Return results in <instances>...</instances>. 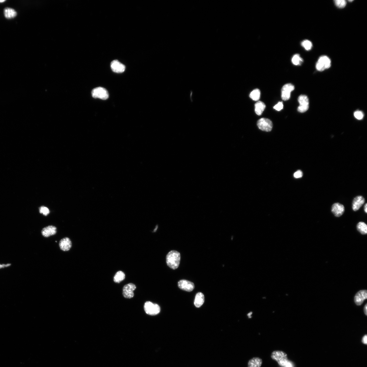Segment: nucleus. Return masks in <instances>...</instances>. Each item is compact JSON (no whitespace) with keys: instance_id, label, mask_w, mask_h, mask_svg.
<instances>
[{"instance_id":"8","label":"nucleus","mask_w":367,"mask_h":367,"mask_svg":"<svg viewBox=\"0 0 367 367\" xmlns=\"http://www.w3.org/2000/svg\"><path fill=\"white\" fill-rule=\"evenodd\" d=\"M136 288V285L132 283H129L124 286L123 295L127 299H131L134 296V291Z\"/></svg>"},{"instance_id":"32","label":"nucleus","mask_w":367,"mask_h":367,"mask_svg":"<svg viewBox=\"0 0 367 367\" xmlns=\"http://www.w3.org/2000/svg\"><path fill=\"white\" fill-rule=\"evenodd\" d=\"M11 266V264H0V269L8 268Z\"/></svg>"},{"instance_id":"38","label":"nucleus","mask_w":367,"mask_h":367,"mask_svg":"<svg viewBox=\"0 0 367 367\" xmlns=\"http://www.w3.org/2000/svg\"><path fill=\"white\" fill-rule=\"evenodd\" d=\"M158 228V226H157L156 227V228H155V229H154V232H155V231H156V230H157V228Z\"/></svg>"},{"instance_id":"3","label":"nucleus","mask_w":367,"mask_h":367,"mask_svg":"<svg viewBox=\"0 0 367 367\" xmlns=\"http://www.w3.org/2000/svg\"><path fill=\"white\" fill-rule=\"evenodd\" d=\"M330 59L327 56L323 55L321 56L317 62L316 65L317 70L318 71H322L326 69L330 68L331 65Z\"/></svg>"},{"instance_id":"16","label":"nucleus","mask_w":367,"mask_h":367,"mask_svg":"<svg viewBox=\"0 0 367 367\" xmlns=\"http://www.w3.org/2000/svg\"><path fill=\"white\" fill-rule=\"evenodd\" d=\"M204 302V296L201 292L197 293L194 301V304L197 308H199L202 305Z\"/></svg>"},{"instance_id":"19","label":"nucleus","mask_w":367,"mask_h":367,"mask_svg":"<svg viewBox=\"0 0 367 367\" xmlns=\"http://www.w3.org/2000/svg\"><path fill=\"white\" fill-rule=\"evenodd\" d=\"M4 15L6 18L9 19H12L16 16L17 12L14 9L7 8L4 9Z\"/></svg>"},{"instance_id":"12","label":"nucleus","mask_w":367,"mask_h":367,"mask_svg":"<svg viewBox=\"0 0 367 367\" xmlns=\"http://www.w3.org/2000/svg\"><path fill=\"white\" fill-rule=\"evenodd\" d=\"M344 211V207L341 204L335 203L332 206V212L336 217L341 216L343 214Z\"/></svg>"},{"instance_id":"22","label":"nucleus","mask_w":367,"mask_h":367,"mask_svg":"<svg viewBox=\"0 0 367 367\" xmlns=\"http://www.w3.org/2000/svg\"><path fill=\"white\" fill-rule=\"evenodd\" d=\"M261 96L260 91L258 89H256L253 91L250 95V98L255 101L258 100Z\"/></svg>"},{"instance_id":"23","label":"nucleus","mask_w":367,"mask_h":367,"mask_svg":"<svg viewBox=\"0 0 367 367\" xmlns=\"http://www.w3.org/2000/svg\"><path fill=\"white\" fill-rule=\"evenodd\" d=\"M303 61V58L300 56L299 54H296L292 58V63L295 65H300L302 64Z\"/></svg>"},{"instance_id":"26","label":"nucleus","mask_w":367,"mask_h":367,"mask_svg":"<svg viewBox=\"0 0 367 367\" xmlns=\"http://www.w3.org/2000/svg\"><path fill=\"white\" fill-rule=\"evenodd\" d=\"M335 4L339 8H343L347 5V2L345 0H335Z\"/></svg>"},{"instance_id":"37","label":"nucleus","mask_w":367,"mask_h":367,"mask_svg":"<svg viewBox=\"0 0 367 367\" xmlns=\"http://www.w3.org/2000/svg\"><path fill=\"white\" fill-rule=\"evenodd\" d=\"M5 2V0H0V3H2Z\"/></svg>"},{"instance_id":"33","label":"nucleus","mask_w":367,"mask_h":367,"mask_svg":"<svg viewBox=\"0 0 367 367\" xmlns=\"http://www.w3.org/2000/svg\"><path fill=\"white\" fill-rule=\"evenodd\" d=\"M283 367H294V365L292 362L288 361L285 366Z\"/></svg>"},{"instance_id":"18","label":"nucleus","mask_w":367,"mask_h":367,"mask_svg":"<svg viewBox=\"0 0 367 367\" xmlns=\"http://www.w3.org/2000/svg\"><path fill=\"white\" fill-rule=\"evenodd\" d=\"M266 105L264 102L261 101H258L255 104V112L257 115L260 116L264 112L265 108Z\"/></svg>"},{"instance_id":"10","label":"nucleus","mask_w":367,"mask_h":367,"mask_svg":"<svg viewBox=\"0 0 367 367\" xmlns=\"http://www.w3.org/2000/svg\"><path fill=\"white\" fill-rule=\"evenodd\" d=\"M367 292L366 290L360 291L356 294L354 297V302L356 305L360 306L364 300L367 299Z\"/></svg>"},{"instance_id":"13","label":"nucleus","mask_w":367,"mask_h":367,"mask_svg":"<svg viewBox=\"0 0 367 367\" xmlns=\"http://www.w3.org/2000/svg\"><path fill=\"white\" fill-rule=\"evenodd\" d=\"M59 245L61 250L65 252L68 251L71 248L72 242L70 238L65 237L60 241Z\"/></svg>"},{"instance_id":"24","label":"nucleus","mask_w":367,"mask_h":367,"mask_svg":"<svg viewBox=\"0 0 367 367\" xmlns=\"http://www.w3.org/2000/svg\"><path fill=\"white\" fill-rule=\"evenodd\" d=\"M298 101L300 103V105H309V99L306 95H300L298 99Z\"/></svg>"},{"instance_id":"9","label":"nucleus","mask_w":367,"mask_h":367,"mask_svg":"<svg viewBox=\"0 0 367 367\" xmlns=\"http://www.w3.org/2000/svg\"><path fill=\"white\" fill-rule=\"evenodd\" d=\"M178 285L180 289L188 292L192 291L195 288V285L193 283L186 280H180Z\"/></svg>"},{"instance_id":"6","label":"nucleus","mask_w":367,"mask_h":367,"mask_svg":"<svg viewBox=\"0 0 367 367\" xmlns=\"http://www.w3.org/2000/svg\"><path fill=\"white\" fill-rule=\"evenodd\" d=\"M257 125L260 129L266 132L271 131L273 127L271 121L266 118L259 119L257 122Z\"/></svg>"},{"instance_id":"5","label":"nucleus","mask_w":367,"mask_h":367,"mask_svg":"<svg viewBox=\"0 0 367 367\" xmlns=\"http://www.w3.org/2000/svg\"><path fill=\"white\" fill-rule=\"evenodd\" d=\"M92 94L93 98L103 100L108 99L109 97L108 92L106 89L102 87L93 89L92 91Z\"/></svg>"},{"instance_id":"30","label":"nucleus","mask_w":367,"mask_h":367,"mask_svg":"<svg viewBox=\"0 0 367 367\" xmlns=\"http://www.w3.org/2000/svg\"><path fill=\"white\" fill-rule=\"evenodd\" d=\"M283 104L282 102H278L277 105L275 106L274 107V109L277 111L281 110L283 108Z\"/></svg>"},{"instance_id":"27","label":"nucleus","mask_w":367,"mask_h":367,"mask_svg":"<svg viewBox=\"0 0 367 367\" xmlns=\"http://www.w3.org/2000/svg\"><path fill=\"white\" fill-rule=\"evenodd\" d=\"M39 212L40 214H43L45 216H47L50 213V211L47 207L44 206L40 208Z\"/></svg>"},{"instance_id":"14","label":"nucleus","mask_w":367,"mask_h":367,"mask_svg":"<svg viewBox=\"0 0 367 367\" xmlns=\"http://www.w3.org/2000/svg\"><path fill=\"white\" fill-rule=\"evenodd\" d=\"M57 232V228L53 226H50L44 228L41 231V234L45 237L53 236Z\"/></svg>"},{"instance_id":"28","label":"nucleus","mask_w":367,"mask_h":367,"mask_svg":"<svg viewBox=\"0 0 367 367\" xmlns=\"http://www.w3.org/2000/svg\"><path fill=\"white\" fill-rule=\"evenodd\" d=\"M309 108V105H300L298 107L297 110L299 112L303 113L306 112Z\"/></svg>"},{"instance_id":"36","label":"nucleus","mask_w":367,"mask_h":367,"mask_svg":"<svg viewBox=\"0 0 367 367\" xmlns=\"http://www.w3.org/2000/svg\"><path fill=\"white\" fill-rule=\"evenodd\" d=\"M364 210H365V212L366 213H367V204H365V205Z\"/></svg>"},{"instance_id":"17","label":"nucleus","mask_w":367,"mask_h":367,"mask_svg":"<svg viewBox=\"0 0 367 367\" xmlns=\"http://www.w3.org/2000/svg\"><path fill=\"white\" fill-rule=\"evenodd\" d=\"M262 360L258 357H254L250 359L248 363V367H261Z\"/></svg>"},{"instance_id":"4","label":"nucleus","mask_w":367,"mask_h":367,"mask_svg":"<svg viewBox=\"0 0 367 367\" xmlns=\"http://www.w3.org/2000/svg\"><path fill=\"white\" fill-rule=\"evenodd\" d=\"M145 312L151 316H155L160 313V307L158 304H153L149 301L145 303L144 306Z\"/></svg>"},{"instance_id":"1","label":"nucleus","mask_w":367,"mask_h":367,"mask_svg":"<svg viewBox=\"0 0 367 367\" xmlns=\"http://www.w3.org/2000/svg\"><path fill=\"white\" fill-rule=\"evenodd\" d=\"M180 259L179 253L173 250L170 252L166 256V262L169 267L175 270L178 268Z\"/></svg>"},{"instance_id":"15","label":"nucleus","mask_w":367,"mask_h":367,"mask_svg":"<svg viewBox=\"0 0 367 367\" xmlns=\"http://www.w3.org/2000/svg\"><path fill=\"white\" fill-rule=\"evenodd\" d=\"M365 202V199L361 196H356L353 200L352 208L354 211L358 210Z\"/></svg>"},{"instance_id":"29","label":"nucleus","mask_w":367,"mask_h":367,"mask_svg":"<svg viewBox=\"0 0 367 367\" xmlns=\"http://www.w3.org/2000/svg\"><path fill=\"white\" fill-rule=\"evenodd\" d=\"M354 116L356 119L361 120L364 117V114L361 111H356L354 113Z\"/></svg>"},{"instance_id":"31","label":"nucleus","mask_w":367,"mask_h":367,"mask_svg":"<svg viewBox=\"0 0 367 367\" xmlns=\"http://www.w3.org/2000/svg\"><path fill=\"white\" fill-rule=\"evenodd\" d=\"M303 175V172L301 171H298L294 173V177L296 179L302 178Z\"/></svg>"},{"instance_id":"11","label":"nucleus","mask_w":367,"mask_h":367,"mask_svg":"<svg viewBox=\"0 0 367 367\" xmlns=\"http://www.w3.org/2000/svg\"><path fill=\"white\" fill-rule=\"evenodd\" d=\"M110 67L113 71L117 73H122L126 68L124 65L117 60H114L111 62Z\"/></svg>"},{"instance_id":"7","label":"nucleus","mask_w":367,"mask_h":367,"mask_svg":"<svg viewBox=\"0 0 367 367\" xmlns=\"http://www.w3.org/2000/svg\"><path fill=\"white\" fill-rule=\"evenodd\" d=\"M294 89V86L291 84H288L284 85L282 89V99L284 101L288 100L290 97L291 93Z\"/></svg>"},{"instance_id":"20","label":"nucleus","mask_w":367,"mask_h":367,"mask_svg":"<svg viewBox=\"0 0 367 367\" xmlns=\"http://www.w3.org/2000/svg\"><path fill=\"white\" fill-rule=\"evenodd\" d=\"M125 278V275L122 271H119L116 273L114 277V282L116 283H119L122 282Z\"/></svg>"},{"instance_id":"35","label":"nucleus","mask_w":367,"mask_h":367,"mask_svg":"<svg viewBox=\"0 0 367 367\" xmlns=\"http://www.w3.org/2000/svg\"><path fill=\"white\" fill-rule=\"evenodd\" d=\"M367 304H366L364 308V312L365 313V314L366 315V316L367 315Z\"/></svg>"},{"instance_id":"25","label":"nucleus","mask_w":367,"mask_h":367,"mask_svg":"<svg viewBox=\"0 0 367 367\" xmlns=\"http://www.w3.org/2000/svg\"><path fill=\"white\" fill-rule=\"evenodd\" d=\"M302 46L306 50L309 51L313 47V44L311 41L308 40L303 41L301 43Z\"/></svg>"},{"instance_id":"39","label":"nucleus","mask_w":367,"mask_h":367,"mask_svg":"<svg viewBox=\"0 0 367 367\" xmlns=\"http://www.w3.org/2000/svg\"><path fill=\"white\" fill-rule=\"evenodd\" d=\"M349 1L350 2H352L353 1Z\"/></svg>"},{"instance_id":"34","label":"nucleus","mask_w":367,"mask_h":367,"mask_svg":"<svg viewBox=\"0 0 367 367\" xmlns=\"http://www.w3.org/2000/svg\"><path fill=\"white\" fill-rule=\"evenodd\" d=\"M362 342H363V343H364V344H367V337L366 335H365L363 337V338Z\"/></svg>"},{"instance_id":"2","label":"nucleus","mask_w":367,"mask_h":367,"mask_svg":"<svg viewBox=\"0 0 367 367\" xmlns=\"http://www.w3.org/2000/svg\"><path fill=\"white\" fill-rule=\"evenodd\" d=\"M271 357L282 367H284L288 361L287 355L282 351H276L272 353Z\"/></svg>"},{"instance_id":"21","label":"nucleus","mask_w":367,"mask_h":367,"mask_svg":"<svg viewBox=\"0 0 367 367\" xmlns=\"http://www.w3.org/2000/svg\"><path fill=\"white\" fill-rule=\"evenodd\" d=\"M357 229L359 232L362 235H366L367 233V225L364 222H360L357 225Z\"/></svg>"}]
</instances>
